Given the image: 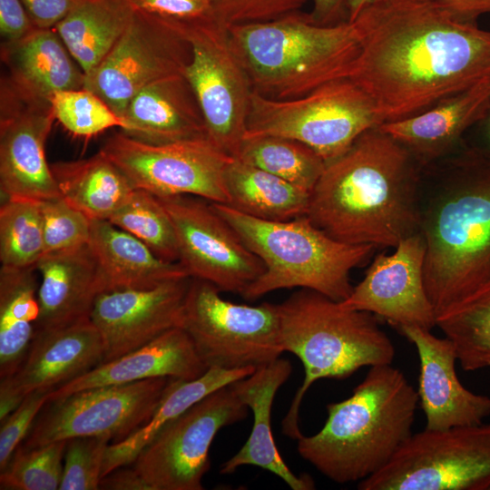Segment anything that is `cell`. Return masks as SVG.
I'll list each match as a JSON object with an SVG mask.
<instances>
[{"instance_id": "1", "label": "cell", "mask_w": 490, "mask_h": 490, "mask_svg": "<svg viewBox=\"0 0 490 490\" xmlns=\"http://www.w3.org/2000/svg\"><path fill=\"white\" fill-rule=\"evenodd\" d=\"M355 24L361 52L348 79L384 122L422 113L490 74V32L422 0H378Z\"/></svg>"}, {"instance_id": "2", "label": "cell", "mask_w": 490, "mask_h": 490, "mask_svg": "<svg viewBox=\"0 0 490 490\" xmlns=\"http://www.w3.org/2000/svg\"><path fill=\"white\" fill-rule=\"evenodd\" d=\"M422 172L403 144L371 128L326 163L306 216L337 240L396 248L420 232Z\"/></svg>"}, {"instance_id": "3", "label": "cell", "mask_w": 490, "mask_h": 490, "mask_svg": "<svg viewBox=\"0 0 490 490\" xmlns=\"http://www.w3.org/2000/svg\"><path fill=\"white\" fill-rule=\"evenodd\" d=\"M420 232L437 320L490 288V161L463 145L423 168Z\"/></svg>"}, {"instance_id": "4", "label": "cell", "mask_w": 490, "mask_h": 490, "mask_svg": "<svg viewBox=\"0 0 490 490\" xmlns=\"http://www.w3.org/2000/svg\"><path fill=\"white\" fill-rule=\"evenodd\" d=\"M417 391L400 369L370 367L352 395L327 405L315 435L298 439V452L328 479L360 482L378 472L411 436Z\"/></svg>"}, {"instance_id": "5", "label": "cell", "mask_w": 490, "mask_h": 490, "mask_svg": "<svg viewBox=\"0 0 490 490\" xmlns=\"http://www.w3.org/2000/svg\"><path fill=\"white\" fill-rule=\"evenodd\" d=\"M228 31L252 91L275 99L301 97L348 79L361 52L354 23L320 25L300 10Z\"/></svg>"}, {"instance_id": "6", "label": "cell", "mask_w": 490, "mask_h": 490, "mask_svg": "<svg viewBox=\"0 0 490 490\" xmlns=\"http://www.w3.org/2000/svg\"><path fill=\"white\" fill-rule=\"evenodd\" d=\"M284 351L301 361L305 377L282 420L283 433L298 440L302 399L318 379H344L360 368L392 364L395 347L375 315L347 309L317 291L300 289L278 304Z\"/></svg>"}, {"instance_id": "7", "label": "cell", "mask_w": 490, "mask_h": 490, "mask_svg": "<svg viewBox=\"0 0 490 490\" xmlns=\"http://www.w3.org/2000/svg\"><path fill=\"white\" fill-rule=\"evenodd\" d=\"M211 204L264 265L263 273L241 294L250 301L292 288L311 289L343 301L353 290L351 270L366 263L377 250L371 245L337 240L307 216L265 220L227 204Z\"/></svg>"}, {"instance_id": "8", "label": "cell", "mask_w": 490, "mask_h": 490, "mask_svg": "<svg viewBox=\"0 0 490 490\" xmlns=\"http://www.w3.org/2000/svg\"><path fill=\"white\" fill-rule=\"evenodd\" d=\"M384 123L372 99L350 79L328 83L298 98L275 99L252 91L246 137L297 140L329 162L366 131Z\"/></svg>"}, {"instance_id": "9", "label": "cell", "mask_w": 490, "mask_h": 490, "mask_svg": "<svg viewBox=\"0 0 490 490\" xmlns=\"http://www.w3.org/2000/svg\"><path fill=\"white\" fill-rule=\"evenodd\" d=\"M213 284L191 278L181 328L207 368H260L284 352L278 304L224 299Z\"/></svg>"}, {"instance_id": "10", "label": "cell", "mask_w": 490, "mask_h": 490, "mask_svg": "<svg viewBox=\"0 0 490 490\" xmlns=\"http://www.w3.org/2000/svg\"><path fill=\"white\" fill-rule=\"evenodd\" d=\"M359 490H490V424L412 434Z\"/></svg>"}, {"instance_id": "11", "label": "cell", "mask_w": 490, "mask_h": 490, "mask_svg": "<svg viewBox=\"0 0 490 490\" xmlns=\"http://www.w3.org/2000/svg\"><path fill=\"white\" fill-rule=\"evenodd\" d=\"M175 21L191 50L182 75L198 102L208 138L235 157L246 132L252 87L231 47L228 27L212 15Z\"/></svg>"}, {"instance_id": "12", "label": "cell", "mask_w": 490, "mask_h": 490, "mask_svg": "<svg viewBox=\"0 0 490 490\" xmlns=\"http://www.w3.org/2000/svg\"><path fill=\"white\" fill-rule=\"evenodd\" d=\"M172 379L101 386L48 399L22 445L34 448L84 436L122 441L149 421Z\"/></svg>"}, {"instance_id": "13", "label": "cell", "mask_w": 490, "mask_h": 490, "mask_svg": "<svg viewBox=\"0 0 490 490\" xmlns=\"http://www.w3.org/2000/svg\"><path fill=\"white\" fill-rule=\"evenodd\" d=\"M248 413L231 387H222L162 426L131 465L151 490H202L215 436Z\"/></svg>"}, {"instance_id": "14", "label": "cell", "mask_w": 490, "mask_h": 490, "mask_svg": "<svg viewBox=\"0 0 490 490\" xmlns=\"http://www.w3.org/2000/svg\"><path fill=\"white\" fill-rule=\"evenodd\" d=\"M100 152L134 188L155 196L192 195L210 202H229L224 173L232 156L209 138L152 144L120 131L105 140Z\"/></svg>"}, {"instance_id": "15", "label": "cell", "mask_w": 490, "mask_h": 490, "mask_svg": "<svg viewBox=\"0 0 490 490\" xmlns=\"http://www.w3.org/2000/svg\"><path fill=\"white\" fill-rule=\"evenodd\" d=\"M190 45L177 22L135 11L101 64L84 74L83 88L94 93L122 120L132 98L148 84L182 74Z\"/></svg>"}, {"instance_id": "16", "label": "cell", "mask_w": 490, "mask_h": 490, "mask_svg": "<svg viewBox=\"0 0 490 490\" xmlns=\"http://www.w3.org/2000/svg\"><path fill=\"white\" fill-rule=\"evenodd\" d=\"M156 197L172 222L178 262L191 278L241 295L263 273L262 261L211 202L192 195Z\"/></svg>"}, {"instance_id": "17", "label": "cell", "mask_w": 490, "mask_h": 490, "mask_svg": "<svg viewBox=\"0 0 490 490\" xmlns=\"http://www.w3.org/2000/svg\"><path fill=\"white\" fill-rule=\"evenodd\" d=\"M0 97L2 195L34 201L61 197L44 152L55 120L51 103L22 93L6 77Z\"/></svg>"}, {"instance_id": "18", "label": "cell", "mask_w": 490, "mask_h": 490, "mask_svg": "<svg viewBox=\"0 0 490 490\" xmlns=\"http://www.w3.org/2000/svg\"><path fill=\"white\" fill-rule=\"evenodd\" d=\"M394 249L389 255L375 257L364 279L340 304L378 316L394 328L416 326L431 330L436 327V317L425 287V239L418 232Z\"/></svg>"}, {"instance_id": "19", "label": "cell", "mask_w": 490, "mask_h": 490, "mask_svg": "<svg viewBox=\"0 0 490 490\" xmlns=\"http://www.w3.org/2000/svg\"><path fill=\"white\" fill-rule=\"evenodd\" d=\"M191 277L147 289L100 292L90 319L103 343V361L135 350L164 332L181 328Z\"/></svg>"}, {"instance_id": "20", "label": "cell", "mask_w": 490, "mask_h": 490, "mask_svg": "<svg viewBox=\"0 0 490 490\" xmlns=\"http://www.w3.org/2000/svg\"><path fill=\"white\" fill-rule=\"evenodd\" d=\"M103 343L91 321L40 331L17 369L0 379V422L34 391L53 392L103 361Z\"/></svg>"}, {"instance_id": "21", "label": "cell", "mask_w": 490, "mask_h": 490, "mask_svg": "<svg viewBox=\"0 0 490 490\" xmlns=\"http://www.w3.org/2000/svg\"><path fill=\"white\" fill-rule=\"evenodd\" d=\"M415 345L419 358L418 402L427 430L482 424L490 416V397L466 389L456 371L453 342L416 326L396 328Z\"/></svg>"}, {"instance_id": "22", "label": "cell", "mask_w": 490, "mask_h": 490, "mask_svg": "<svg viewBox=\"0 0 490 490\" xmlns=\"http://www.w3.org/2000/svg\"><path fill=\"white\" fill-rule=\"evenodd\" d=\"M490 100V74L426 112L379 125L403 144L422 168L448 157L485 115Z\"/></svg>"}, {"instance_id": "23", "label": "cell", "mask_w": 490, "mask_h": 490, "mask_svg": "<svg viewBox=\"0 0 490 490\" xmlns=\"http://www.w3.org/2000/svg\"><path fill=\"white\" fill-rule=\"evenodd\" d=\"M291 364L277 358L257 368L250 376L230 384L238 397L253 413V426L246 443L221 465L220 474L234 473L243 466H255L282 479L293 490L315 488L313 479L306 474L296 475L282 459L271 432L270 416L274 397L288 380Z\"/></svg>"}, {"instance_id": "24", "label": "cell", "mask_w": 490, "mask_h": 490, "mask_svg": "<svg viewBox=\"0 0 490 490\" xmlns=\"http://www.w3.org/2000/svg\"><path fill=\"white\" fill-rule=\"evenodd\" d=\"M208 368L181 328H173L150 343L122 357L103 362L87 373L50 393L48 399L107 385L137 382L155 377L191 380Z\"/></svg>"}, {"instance_id": "25", "label": "cell", "mask_w": 490, "mask_h": 490, "mask_svg": "<svg viewBox=\"0 0 490 490\" xmlns=\"http://www.w3.org/2000/svg\"><path fill=\"white\" fill-rule=\"evenodd\" d=\"M35 269L40 277L35 333L90 319L102 289L98 266L88 245L43 254Z\"/></svg>"}, {"instance_id": "26", "label": "cell", "mask_w": 490, "mask_h": 490, "mask_svg": "<svg viewBox=\"0 0 490 490\" xmlns=\"http://www.w3.org/2000/svg\"><path fill=\"white\" fill-rule=\"evenodd\" d=\"M122 121L121 132L147 143L208 138L201 111L182 74L143 87L128 103Z\"/></svg>"}, {"instance_id": "27", "label": "cell", "mask_w": 490, "mask_h": 490, "mask_svg": "<svg viewBox=\"0 0 490 490\" xmlns=\"http://www.w3.org/2000/svg\"><path fill=\"white\" fill-rule=\"evenodd\" d=\"M5 76L22 93L50 102L57 92L83 88L84 73L54 28H36L23 39L1 44Z\"/></svg>"}, {"instance_id": "28", "label": "cell", "mask_w": 490, "mask_h": 490, "mask_svg": "<svg viewBox=\"0 0 490 490\" xmlns=\"http://www.w3.org/2000/svg\"><path fill=\"white\" fill-rule=\"evenodd\" d=\"M88 246L98 266L102 291L147 289L190 277L180 262L161 259L109 220H91Z\"/></svg>"}, {"instance_id": "29", "label": "cell", "mask_w": 490, "mask_h": 490, "mask_svg": "<svg viewBox=\"0 0 490 490\" xmlns=\"http://www.w3.org/2000/svg\"><path fill=\"white\" fill-rule=\"evenodd\" d=\"M255 369L209 368L195 379L172 378L149 421L128 437L108 446L102 478L115 468L131 465L166 424L215 390L250 376Z\"/></svg>"}, {"instance_id": "30", "label": "cell", "mask_w": 490, "mask_h": 490, "mask_svg": "<svg viewBox=\"0 0 490 490\" xmlns=\"http://www.w3.org/2000/svg\"><path fill=\"white\" fill-rule=\"evenodd\" d=\"M50 165L61 197L90 220H108L135 189L100 151L89 158Z\"/></svg>"}, {"instance_id": "31", "label": "cell", "mask_w": 490, "mask_h": 490, "mask_svg": "<svg viewBox=\"0 0 490 490\" xmlns=\"http://www.w3.org/2000/svg\"><path fill=\"white\" fill-rule=\"evenodd\" d=\"M227 205L265 220L284 221L307 215L310 192L232 157L224 173Z\"/></svg>"}, {"instance_id": "32", "label": "cell", "mask_w": 490, "mask_h": 490, "mask_svg": "<svg viewBox=\"0 0 490 490\" xmlns=\"http://www.w3.org/2000/svg\"><path fill=\"white\" fill-rule=\"evenodd\" d=\"M133 13L130 0H81L54 29L86 74L109 54Z\"/></svg>"}, {"instance_id": "33", "label": "cell", "mask_w": 490, "mask_h": 490, "mask_svg": "<svg viewBox=\"0 0 490 490\" xmlns=\"http://www.w3.org/2000/svg\"><path fill=\"white\" fill-rule=\"evenodd\" d=\"M37 275L35 267L0 268V379L17 369L35 336Z\"/></svg>"}, {"instance_id": "34", "label": "cell", "mask_w": 490, "mask_h": 490, "mask_svg": "<svg viewBox=\"0 0 490 490\" xmlns=\"http://www.w3.org/2000/svg\"><path fill=\"white\" fill-rule=\"evenodd\" d=\"M235 157L309 192L326 167V162L308 145L274 135L244 138Z\"/></svg>"}, {"instance_id": "35", "label": "cell", "mask_w": 490, "mask_h": 490, "mask_svg": "<svg viewBox=\"0 0 490 490\" xmlns=\"http://www.w3.org/2000/svg\"><path fill=\"white\" fill-rule=\"evenodd\" d=\"M436 327L453 342L464 370L490 367V288L437 318Z\"/></svg>"}, {"instance_id": "36", "label": "cell", "mask_w": 490, "mask_h": 490, "mask_svg": "<svg viewBox=\"0 0 490 490\" xmlns=\"http://www.w3.org/2000/svg\"><path fill=\"white\" fill-rule=\"evenodd\" d=\"M40 201L5 198L0 207V262L11 268L35 267L44 254Z\"/></svg>"}, {"instance_id": "37", "label": "cell", "mask_w": 490, "mask_h": 490, "mask_svg": "<svg viewBox=\"0 0 490 490\" xmlns=\"http://www.w3.org/2000/svg\"><path fill=\"white\" fill-rule=\"evenodd\" d=\"M148 246L161 259L177 262V240L171 218L152 193L135 188L108 220Z\"/></svg>"}, {"instance_id": "38", "label": "cell", "mask_w": 490, "mask_h": 490, "mask_svg": "<svg viewBox=\"0 0 490 490\" xmlns=\"http://www.w3.org/2000/svg\"><path fill=\"white\" fill-rule=\"evenodd\" d=\"M66 443L67 440L56 441L34 448L21 444L0 471V489H59Z\"/></svg>"}, {"instance_id": "39", "label": "cell", "mask_w": 490, "mask_h": 490, "mask_svg": "<svg viewBox=\"0 0 490 490\" xmlns=\"http://www.w3.org/2000/svg\"><path fill=\"white\" fill-rule=\"evenodd\" d=\"M55 120L70 133L92 137L124 122L107 103L85 88L55 93L50 99Z\"/></svg>"}, {"instance_id": "40", "label": "cell", "mask_w": 490, "mask_h": 490, "mask_svg": "<svg viewBox=\"0 0 490 490\" xmlns=\"http://www.w3.org/2000/svg\"><path fill=\"white\" fill-rule=\"evenodd\" d=\"M43 222L44 254L88 245L91 220L62 197L39 202Z\"/></svg>"}, {"instance_id": "41", "label": "cell", "mask_w": 490, "mask_h": 490, "mask_svg": "<svg viewBox=\"0 0 490 490\" xmlns=\"http://www.w3.org/2000/svg\"><path fill=\"white\" fill-rule=\"evenodd\" d=\"M107 436L74 437L67 440L60 490L100 489Z\"/></svg>"}, {"instance_id": "42", "label": "cell", "mask_w": 490, "mask_h": 490, "mask_svg": "<svg viewBox=\"0 0 490 490\" xmlns=\"http://www.w3.org/2000/svg\"><path fill=\"white\" fill-rule=\"evenodd\" d=\"M308 0H212L211 14L227 27L267 22L299 11Z\"/></svg>"}, {"instance_id": "43", "label": "cell", "mask_w": 490, "mask_h": 490, "mask_svg": "<svg viewBox=\"0 0 490 490\" xmlns=\"http://www.w3.org/2000/svg\"><path fill=\"white\" fill-rule=\"evenodd\" d=\"M50 392L34 391L26 395L18 407L0 422V471L24 442Z\"/></svg>"}, {"instance_id": "44", "label": "cell", "mask_w": 490, "mask_h": 490, "mask_svg": "<svg viewBox=\"0 0 490 490\" xmlns=\"http://www.w3.org/2000/svg\"><path fill=\"white\" fill-rule=\"evenodd\" d=\"M135 11L161 18L191 21L211 15L212 0H130Z\"/></svg>"}, {"instance_id": "45", "label": "cell", "mask_w": 490, "mask_h": 490, "mask_svg": "<svg viewBox=\"0 0 490 490\" xmlns=\"http://www.w3.org/2000/svg\"><path fill=\"white\" fill-rule=\"evenodd\" d=\"M36 28L21 0H0L1 44L19 41Z\"/></svg>"}, {"instance_id": "46", "label": "cell", "mask_w": 490, "mask_h": 490, "mask_svg": "<svg viewBox=\"0 0 490 490\" xmlns=\"http://www.w3.org/2000/svg\"><path fill=\"white\" fill-rule=\"evenodd\" d=\"M81 0H21L37 28H54Z\"/></svg>"}, {"instance_id": "47", "label": "cell", "mask_w": 490, "mask_h": 490, "mask_svg": "<svg viewBox=\"0 0 490 490\" xmlns=\"http://www.w3.org/2000/svg\"><path fill=\"white\" fill-rule=\"evenodd\" d=\"M443 9L458 21L476 24V19L490 13V0H422Z\"/></svg>"}, {"instance_id": "48", "label": "cell", "mask_w": 490, "mask_h": 490, "mask_svg": "<svg viewBox=\"0 0 490 490\" xmlns=\"http://www.w3.org/2000/svg\"><path fill=\"white\" fill-rule=\"evenodd\" d=\"M100 489L106 490H151L143 477L132 466L115 468L100 482Z\"/></svg>"}, {"instance_id": "49", "label": "cell", "mask_w": 490, "mask_h": 490, "mask_svg": "<svg viewBox=\"0 0 490 490\" xmlns=\"http://www.w3.org/2000/svg\"><path fill=\"white\" fill-rule=\"evenodd\" d=\"M312 20L320 25H336L348 21L349 0H311Z\"/></svg>"}, {"instance_id": "50", "label": "cell", "mask_w": 490, "mask_h": 490, "mask_svg": "<svg viewBox=\"0 0 490 490\" xmlns=\"http://www.w3.org/2000/svg\"><path fill=\"white\" fill-rule=\"evenodd\" d=\"M463 145L490 161V100L483 118L466 134Z\"/></svg>"}, {"instance_id": "51", "label": "cell", "mask_w": 490, "mask_h": 490, "mask_svg": "<svg viewBox=\"0 0 490 490\" xmlns=\"http://www.w3.org/2000/svg\"><path fill=\"white\" fill-rule=\"evenodd\" d=\"M378 0H349L348 1V21L353 22L359 13L367 6Z\"/></svg>"}]
</instances>
